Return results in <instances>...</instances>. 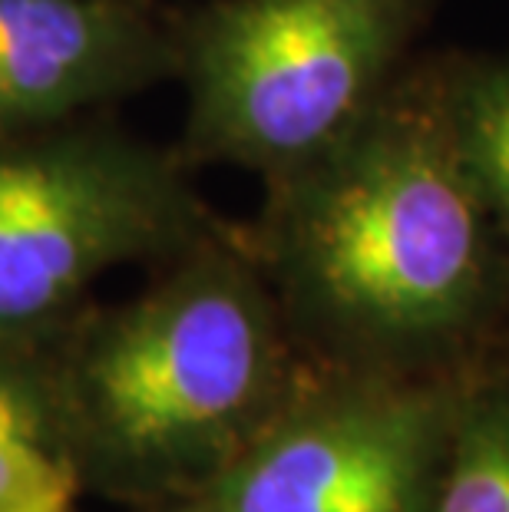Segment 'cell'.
Wrapping results in <instances>:
<instances>
[{
    "instance_id": "cell-6",
    "label": "cell",
    "mask_w": 509,
    "mask_h": 512,
    "mask_svg": "<svg viewBox=\"0 0 509 512\" xmlns=\"http://www.w3.org/2000/svg\"><path fill=\"white\" fill-rule=\"evenodd\" d=\"M176 80L149 0H0V133L67 123Z\"/></svg>"
},
{
    "instance_id": "cell-4",
    "label": "cell",
    "mask_w": 509,
    "mask_h": 512,
    "mask_svg": "<svg viewBox=\"0 0 509 512\" xmlns=\"http://www.w3.org/2000/svg\"><path fill=\"white\" fill-rule=\"evenodd\" d=\"M189 169L96 113L0 133V337L40 341L116 268L229 232Z\"/></svg>"
},
{
    "instance_id": "cell-2",
    "label": "cell",
    "mask_w": 509,
    "mask_h": 512,
    "mask_svg": "<svg viewBox=\"0 0 509 512\" xmlns=\"http://www.w3.org/2000/svg\"><path fill=\"white\" fill-rule=\"evenodd\" d=\"M40 347L80 493L136 512L199 503L311 367L242 228L133 298L83 304Z\"/></svg>"
},
{
    "instance_id": "cell-1",
    "label": "cell",
    "mask_w": 509,
    "mask_h": 512,
    "mask_svg": "<svg viewBox=\"0 0 509 512\" xmlns=\"http://www.w3.org/2000/svg\"><path fill=\"white\" fill-rule=\"evenodd\" d=\"M245 245L311 364L463 374L506 347L509 258L463 169L430 57L305 166L265 182Z\"/></svg>"
},
{
    "instance_id": "cell-3",
    "label": "cell",
    "mask_w": 509,
    "mask_h": 512,
    "mask_svg": "<svg viewBox=\"0 0 509 512\" xmlns=\"http://www.w3.org/2000/svg\"><path fill=\"white\" fill-rule=\"evenodd\" d=\"M433 0H209L172 24L179 156L262 182L305 166L414 60Z\"/></svg>"
},
{
    "instance_id": "cell-8",
    "label": "cell",
    "mask_w": 509,
    "mask_h": 512,
    "mask_svg": "<svg viewBox=\"0 0 509 512\" xmlns=\"http://www.w3.org/2000/svg\"><path fill=\"white\" fill-rule=\"evenodd\" d=\"M430 67L457 156L509 258V57L437 53Z\"/></svg>"
},
{
    "instance_id": "cell-9",
    "label": "cell",
    "mask_w": 509,
    "mask_h": 512,
    "mask_svg": "<svg viewBox=\"0 0 509 512\" xmlns=\"http://www.w3.org/2000/svg\"><path fill=\"white\" fill-rule=\"evenodd\" d=\"M433 512H509V344L463 384Z\"/></svg>"
},
{
    "instance_id": "cell-10",
    "label": "cell",
    "mask_w": 509,
    "mask_h": 512,
    "mask_svg": "<svg viewBox=\"0 0 509 512\" xmlns=\"http://www.w3.org/2000/svg\"><path fill=\"white\" fill-rule=\"evenodd\" d=\"M149 512H199L196 503H186V506H169V509H149Z\"/></svg>"
},
{
    "instance_id": "cell-5",
    "label": "cell",
    "mask_w": 509,
    "mask_h": 512,
    "mask_svg": "<svg viewBox=\"0 0 509 512\" xmlns=\"http://www.w3.org/2000/svg\"><path fill=\"white\" fill-rule=\"evenodd\" d=\"M470 370L404 377L311 364L196 509L433 512Z\"/></svg>"
},
{
    "instance_id": "cell-7",
    "label": "cell",
    "mask_w": 509,
    "mask_h": 512,
    "mask_svg": "<svg viewBox=\"0 0 509 512\" xmlns=\"http://www.w3.org/2000/svg\"><path fill=\"white\" fill-rule=\"evenodd\" d=\"M77 496L43 347L0 337V512H70Z\"/></svg>"
}]
</instances>
